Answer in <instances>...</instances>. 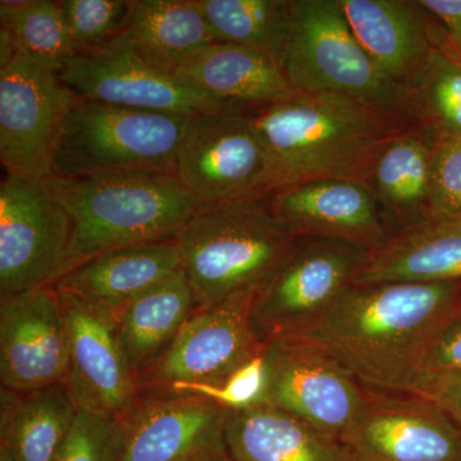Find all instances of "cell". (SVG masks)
<instances>
[{
    "label": "cell",
    "instance_id": "obj_32",
    "mask_svg": "<svg viewBox=\"0 0 461 461\" xmlns=\"http://www.w3.org/2000/svg\"><path fill=\"white\" fill-rule=\"evenodd\" d=\"M266 345L256 357L220 381L208 384H176L166 390L154 391L204 397L229 411H247L264 405L267 391Z\"/></svg>",
    "mask_w": 461,
    "mask_h": 461
},
{
    "label": "cell",
    "instance_id": "obj_27",
    "mask_svg": "<svg viewBox=\"0 0 461 461\" xmlns=\"http://www.w3.org/2000/svg\"><path fill=\"white\" fill-rule=\"evenodd\" d=\"M196 309L193 288L181 269L114 315L118 338L136 375L175 339Z\"/></svg>",
    "mask_w": 461,
    "mask_h": 461
},
{
    "label": "cell",
    "instance_id": "obj_4",
    "mask_svg": "<svg viewBox=\"0 0 461 461\" xmlns=\"http://www.w3.org/2000/svg\"><path fill=\"white\" fill-rule=\"evenodd\" d=\"M297 236L263 200L203 205L176 238L198 308L259 291Z\"/></svg>",
    "mask_w": 461,
    "mask_h": 461
},
{
    "label": "cell",
    "instance_id": "obj_18",
    "mask_svg": "<svg viewBox=\"0 0 461 461\" xmlns=\"http://www.w3.org/2000/svg\"><path fill=\"white\" fill-rule=\"evenodd\" d=\"M278 222L297 236L342 240L373 251L390 233L359 182L317 180L288 185L264 199Z\"/></svg>",
    "mask_w": 461,
    "mask_h": 461
},
{
    "label": "cell",
    "instance_id": "obj_31",
    "mask_svg": "<svg viewBox=\"0 0 461 461\" xmlns=\"http://www.w3.org/2000/svg\"><path fill=\"white\" fill-rule=\"evenodd\" d=\"M76 56L104 47L123 32L130 0H60Z\"/></svg>",
    "mask_w": 461,
    "mask_h": 461
},
{
    "label": "cell",
    "instance_id": "obj_20",
    "mask_svg": "<svg viewBox=\"0 0 461 461\" xmlns=\"http://www.w3.org/2000/svg\"><path fill=\"white\" fill-rule=\"evenodd\" d=\"M181 269L176 240L130 245L87 258L69 269L53 288L115 315L149 288Z\"/></svg>",
    "mask_w": 461,
    "mask_h": 461
},
{
    "label": "cell",
    "instance_id": "obj_33",
    "mask_svg": "<svg viewBox=\"0 0 461 461\" xmlns=\"http://www.w3.org/2000/svg\"><path fill=\"white\" fill-rule=\"evenodd\" d=\"M121 421L102 412L78 409L74 426L54 461H118Z\"/></svg>",
    "mask_w": 461,
    "mask_h": 461
},
{
    "label": "cell",
    "instance_id": "obj_14",
    "mask_svg": "<svg viewBox=\"0 0 461 461\" xmlns=\"http://www.w3.org/2000/svg\"><path fill=\"white\" fill-rule=\"evenodd\" d=\"M344 445L355 461H461V427L426 397L368 388Z\"/></svg>",
    "mask_w": 461,
    "mask_h": 461
},
{
    "label": "cell",
    "instance_id": "obj_19",
    "mask_svg": "<svg viewBox=\"0 0 461 461\" xmlns=\"http://www.w3.org/2000/svg\"><path fill=\"white\" fill-rule=\"evenodd\" d=\"M346 21L373 62L393 83L409 86L445 41L420 0H339Z\"/></svg>",
    "mask_w": 461,
    "mask_h": 461
},
{
    "label": "cell",
    "instance_id": "obj_15",
    "mask_svg": "<svg viewBox=\"0 0 461 461\" xmlns=\"http://www.w3.org/2000/svg\"><path fill=\"white\" fill-rule=\"evenodd\" d=\"M69 344L67 387L78 409L121 420L140 390L124 354L112 312L71 294L58 293Z\"/></svg>",
    "mask_w": 461,
    "mask_h": 461
},
{
    "label": "cell",
    "instance_id": "obj_5",
    "mask_svg": "<svg viewBox=\"0 0 461 461\" xmlns=\"http://www.w3.org/2000/svg\"><path fill=\"white\" fill-rule=\"evenodd\" d=\"M191 117L136 111L76 96L58 139L53 177L175 172Z\"/></svg>",
    "mask_w": 461,
    "mask_h": 461
},
{
    "label": "cell",
    "instance_id": "obj_16",
    "mask_svg": "<svg viewBox=\"0 0 461 461\" xmlns=\"http://www.w3.org/2000/svg\"><path fill=\"white\" fill-rule=\"evenodd\" d=\"M229 411L204 397L140 391L121 420L118 461H198L226 447Z\"/></svg>",
    "mask_w": 461,
    "mask_h": 461
},
{
    "label": "cell",
    "instance_id": "obj_30",
    "mask_svg": "<svg viewBox=\"0 0 461 461\" xmlns=\"http://www.w3.org/2000/svg\"><path fill=\"white\" fill-rule=\"evenodd\" d=\"M21 56L59 74L76 56L59 2L30 0L14 23Z\"/></svg>",
    "mask_w": 461,
    "mask_h": 461
},
{
    "label": "cell",
    "instance_id": "obj_29",
    "mask_svg": "<svg viewBox=\"0 0 461 461\" xmlns=\"http://www.w3.org/2000/svg\"><path fill=\"white\" fill-rule=\"evenodd\" d=\"M406 93L415 126L436 139H461V58L446 39L430 53Z\"/></svg>",
    "mask_w": 461,
    "mask_h": 461
},
{
    "label": "cell",
    "instance_id": "obj_25",
    "mask_svg": "<svg viewBox=\"0 0 461 461\" xmlns=\"http://www.w3.org/2000/svg\"><path fill=\"white\" fill-rule=\"evenodd\" d=\"M122 35L144 62L175 76L218 42L195 0H130Z\"/></svg>",
    "mask_w": 461,
    "mask_h": 461
},
{
    "label": "cell",
    "instance_id": "obj_36",
    "mask_svg": "<svg viewBox=\"0 0 461 461\" xmlns=\"http://www.w3.org/2000/svg\"><path fill=\"white\" fill-rule=\"evenodd\" d=\"M444 372H461V312L430 346L420 375Z\"/></svg>",
    "mask_w": 461,
    "mask_h": 461
},
{
    "label": "cell",
    "instance_id": "obj_39",
    "mask_svg": "<svg viewBox=\"0 0 461 461\" xmlns=\"http://www.w3.org/2000/svg\"><path fill=\"white\" fill-rule=\"evenodd\" d=\"M0 461H17L5 446L0 445Z\"/></svg>",
    "mask_w": 461,
    "mask_h": 461
},
{
    "label": "cell",
    "instance_id": "obj_3",
    "mask_svg": "<svg viewBox=\"0 0 461 461\" xmlns=\"http://www.w3.org/2000/svg\"><path fill=\"white\" fill-rule=\"evenodd\" d=\"M47 182L74 221L69 269L111 249L173 241L203 206L175 172L103 173Z\"/></svg>",
    "mask_w": 461,
    "mask_h": 461
},
{
    "label": "cell",
    "instance_id": "obj_23",
    "mask_svg": "<svg viewBox=\"0 0 461 461\" xmlns=\"http://www.w3.org/2000/svg\"><path fill=\"white\" fill-rule=\"evenodd\" d=\"M224 444L233 461H355L342 442L269 405L230 411Z\"/></svg>",
    "mask_w": 461,
    "mask_h": 461
},
{
    "label": "cell",
    "instance_id": "obj_12",
    "mask_svg": "<svg viewBox=\"0 0 461 461\" xmlns=\"http://www.w3.org/2000/svg\"><path fill=\"white\" fill-rule=\"evenodd\" d=\"M76 95L57 74L18 56L0 68V162L7 175L48 181Z\"/></svg>",
    "mask_w": 461,
    "mask_h": 461
},
{
    "label": "cell",
    "instance_id": "obj_13",
    "mask_svg": "<svg viewBox=\"0 0 461 461\" xmlns=\"http://www.w3.org/2000/svg\"><path fill=\"white\" fill-rule=\"evenodd\" d=\"M58 77L77 98L117 107L189 117L230 112L177 76L148 65L122 32L104 47L72 58Z\"/></svg>",
    "mask_w": 461,
    "mask_h": 461
},
{
    "label": "cell",
    "instance_id": "obj_17",
    "mask_svg": "<svg viewBox=\"0 0 461 461\" xmlns=\"http://www.w3.org/2000/svg\"><path fill=\"white\" fill-rule=\"evenodd\" d=\"M69 344L53 287L0 299V382L14 391L66 384Z\"/></svg>",
    "mask_w": 461,
    "mask_h": 461
},
{
    "label": "cell",
    "instance_id": "obj_21",
    "mask_svg": "<svg viewBox=\"0 0 461 461\" xmlns=\"http://www.w3.org/2000/svg\"><path fill=\"white\" fill-rule=\"evenodd\" d=\"M436 138L420 126L397 133L381 149L363 186L371 194L391 235L433 218L430 165Z\"/></svg>",
    "mask_w": 461,
    "mask_h": 461
},
{
    "label": "cell",
    "instance_id": "obj_10",
    "mask_svg": "<svg viewBox=\"0 0 461 461\" xmlns=\"http://www.w3.org/2000/svg\"><path fill=\"white\" fill-rule=\"evenodd\" d=\"M264 405L280 409L344 444L362 414L368 387L302 339L267 342Z\"/></svg>",
    "mask_w": 461,
    "mask_h": 461
},
{
    "label": "cell",
    "instance_id": "obj_35",
    "mask_svg": "<svg viewBox=\"0 0 461 461\" xmlns=\"http://www.w3.org/2000/svg\"><path fill=\"white\" fill-rule=\"evenodd\" d=\"M408 393L435 402L461 427V372L423 373Z\"/></svg>",
    "mask_w": 461,
    "mask_h": 461
},
{
    "label": "cell",
    "instance_id": "obj_26",
    "mask_svg": "<svg viewBox=\"0 0 461 461\" xmlns=\"http://www.w3.org/2000/svg\"><path fill=\"white\" fill-rule=\"evenodd\" d=\"M77 411L66 384L33 391L0 387V445L17 461H54Z\"/></svg>",
    "mask_w": 461,
    "mask_h": 461
},
{
    "label": "cell",
    "instance_id": "obj_2",
    "mask_svg": "<svg viewBox=\"0 0 461 461\" xmlns=\"http://www.w3.org/2000/svg\"><path fill=\"white\" fill-rule=\"evenodd\" d=\"M253 120L275 190L317 180L363 184L381 149L397 133L415 127L330 91L293 90L286 98L254 111Z\"/></svg>",
    "mask_w": 461,
    "mask_h": 461
},
{
    "label": "cell",
    "instance_id": "obj_22",
    "mask_svg": "<svg viewBox=\"0 0 461 461\" xmlns=\"http://www.w3.org/2000/svg\"><path fill=\"white\" fill-rule=\"evenodd\" d=\"M193 85L230 112H254L286 98L293 91L275 60L230 42H215L178 69Z\"/></svg>",
    "mask_w": 461,
    "mask_h": 461
},
{
    "label": "cell",
    "instance_id": "obj_9",
    "mask_svg": "<svg viewBox=\"0 0 461 461\" xmlns=\"http://www.w3.org/2000/svg\"><path fill=\"white\" fill-rule=\"evenodd\" d=\"M175 173L203 205L263 200L275 190L253 112L193 115Z\"/></svg>",
    "mask_w": 461,
    "mask_h": 461
},
{
    "label": "cell",
    "instance_id": "obj_28",
    "mask_svg": "<svg viewBox=\"0 0 461 461\" xmlns=\"http://www.w3.org/2000/svg\"><path fill=\"white\" fill-rule=\"evenodd\" d=\"M218 42L260 51L284 67L293 33L291 0H195Z\"/></svg>",
    "mask_w": 461,
    "mask_h": 461
},
{
    "label": "cell",
    "instance_id": "obj_37",
    "mask_svg": "<svg viewBox=\"0 0 461 461\" xmlns=\"http://www.w3.org/2000/svg\"><path fill=\"white\" fill-rule=\"evenodd\" d=\"M444 30L446 41L461 58V0H420Z\"/></svg>",
    "mask_w": 461,
    "mask_h": 461
},
{
    "label": "cell",
    "instance_id": "obj_34",
    "mask_svg": "<svg viewBox=\"0 0 461 461\" xmlns=\"http://www.w3.org/2000/svg\"><path fill=\"white\" fill-rule=\"evenodd\" d=\"M429 200L433 217H461V139H436Z\"/></svg>",
    "mask_w": 461,
    "mask_h": 461
},
{
    "label": "cell",
    "instance_id": "obj_24",
    "mask_svg": "<svg viewBox=\"0 0 461 461\" xmlns=\"http://www.w3.org/2000/svg\"><path fill=\"white\" fill-rule=\"evenodd\" d=\"M461 280V217H433L391 235L354 285Z\"/></svg>",
    "mask_w": 461,
    "mask_h": 461
},
{
    "label": "cell",
    "instance_id": "obj_11",
    "mask_svg": "<svg viewBox=\"0 0 461 461\" xmlns=\"http://www.w3.org/2000/svg\"><path fill=\"white\" fill-rule=\"evenodd\" d=\"M257 294L196 309L175 339L138 373L139 390L220 381L256 357L266 345L251 317Z\"/></svg>",
    "mask_w": 461,
    "mask_h": 461
},
{
    "label": "cell",
    "instance_id": "obj_7",
    "mask_svg": "<svg viewBox=\"0 0 461 461\" xmlns=\"http://www.w3.org/2000/svg\"><path fill=\"white\" fill-rule=\"evenodd\" d=\"M371 251L338 239L299 236L258 291L253 323L264 342L297 339L353 286Z\"/></svg>",
    "mask_w": 461,
    "mask_h": 461
},
{
    "label": "cell",
    "instance_id": "obj_1",
    "mask_svg": "<svg viewBox=\"0 0 461 461\" xmlns=\"http://www.w3.org/2000/svg\"><path fill=\"white\" fill-rule=\"evenodd\" d=\"M461 312V280L353 285L300 338L360 384L409 393L424 357Z\"/></svg>",
    "mask_w": 461,
    "mask_h": 461
},
{
    "label": "cell",
    "instance_id": "obj_8",
    "mask_svg": "<svg viewBox=\"0 0 461 461\" xmlns=\"http://www.w3.org/2000/svg\"><path fill=\"white\" fill-rule=\"evenodd\" d=\"M74 221L47 181L0 185V299L53 287L71 268Z\"/></svg>",
    "mask_w": 461,
    "mask_h": 461
},
{
    "label": "cell",
    "instance_id": "obj_6",
    "mask_svg": "<svg viewBox=\"0 0 461 461\" xmlns=\"http://www.w3.org/2000/svg\"><path fill=\"white\" fill-rule=\"evenodd\" d=\"M293 33L284 71L293 90L330 91L412 123L408 93L355 38L339 0H291Z\"/></svg>",
    "mask_w": 461,
    "mask_h": 461
},
{
    "label": "cell",
    "instance_id": "obj_38",
    "mask_svg": "<svg viewBox=\"0 0 461 461\" xmlns=\"http://www.w3.org/2000/svg\"><path fill=\"white\" fill-rule=\"evenodd\" d=\"M198 461H233L230 459L229 453H227V448L222 447L220 450H215L213 453L206 455V456L202 457V459Z\"/></svg>",
    "mask_w": 461,
    "mask_h": 461
}]
</instances>
